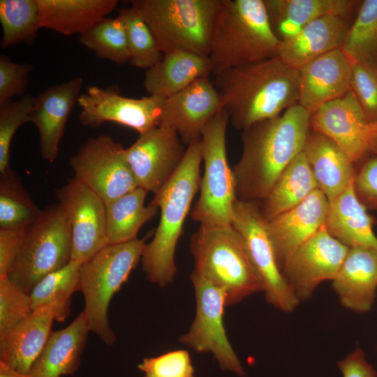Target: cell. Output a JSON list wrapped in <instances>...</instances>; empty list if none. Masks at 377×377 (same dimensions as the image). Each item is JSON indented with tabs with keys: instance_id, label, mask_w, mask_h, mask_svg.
<instances>
[{
	"instance_id": "11",
	"label": "cell",
	"mask_w": 377,
	"mask_h": 377,
	"mask_svg": "<svg viewBox=\"0 0 377 377\" xmlns=\"http://www.w3.org/2000/svg\"><path fill=\"white\" fill-rule=\"evenodd\" d=\"M191 280L195 295V315L188 332L180 337L179 341L197 353H211L223 370L244 376V368L224 327V293L198 275L191 273Z\"/></svg>"
},
{
	"instance_id": "46",
	"label": "cell",
	"mask_w": 377,
	"mask_h": 377,
	"mask_svg": "<svg viewBox=\"0 0 377 377\" xmlns=\"http://www.w3.org/2000/svg\"><path fill=\"white\" fill-rule=\"evenodd\" d=\"M343 377H377V372L367 362L363 350L357 347L337 362Z\"/></svg>"
},
{
	"instance_id": "38",
	"label": "cell",
	"mask_w": 377,
	"mask_h": 377,
	"mask_svg": "<svg viewBox=\"0 0 377 377\" xmlns=\"http://www.w3.org/2000/svg\"><path fill=\"white\" fill-rule=\"evenodd\" d=\"M117 16L124 25L131 65L147 70L157 64L163 54L138 12L131 6H126L119 9Z\"/></svg>"
},
{
	"instance_id": "40",
	"label": "cell",
	"mask_w": 377,
	"mask_h": 377,
	"mask_svg": "<svg viewBox=\"0 0 377 377\" xmlns=\"http://www.w3.org/2000/svg\"><path fill=\"white\" fill-rule=\"evenodd\" d=\"M33 309L29 295L8 276L0 278V337L28 318Z\"/></svg>"
},
{
	"instance_id": "30",
	"label": "cell",
	"mask_w": 377,
	"mask_h": 377,
	"mask_svg": "<svg viewBox=\"0 0 377 377\" xmlns=\"http://www.w3.org/2000/svg\"><path fill=\"white\" fill-rule=\"evenodd\" d=\"M210 74L209 57L174 51L163 54L157 64L146 71L143 84L149 96L166 98Z\"/></svg>"
},
{
	"instance_id": "48",
	"label": "cell",
	"mask_w": 377,
	"mask_h": 377,
	"mask_svg": "<svg viewBox=\"0 0 377 377\" xmlns=\"http://www.w3.org/2000/svg\"><path fill=\"white\" fill-rule=\"evenodd\" d=\"M0 377H28L14 369L0 362Z\"/></svg>"
},
{
	"instance_id": "47",
	"label": "cell",
	"mask_w": 377,
	"mask_h": 377,
	"mask_svg": "<svg viewBox=\"0 0 377 377\" xmlns=\"http://www.w3.org/2000/svg\"><path fill=\"white\" fill-rule=\"evenodd\" d=\"M369 151L377 157V121L372 123Z\"/></svg>"
},
{
	"instance_id": "44",
	"label": "cell",
	"mask_w": 377,
	"mask_h": 377,
	"mask_svg": "<svg viewBox=\"0 0 377 377\" xmlns=\"http://www.w3.org/2000/svg\"><path fill=\"white\" fill-rule=\"evenodd\" d=\"M354 190L360 201L367 209L377 210V157L364 161L355 172Z\"/></svg>"
},
{
	"instance_id": "29",
	"label": "cell",
	"mask_w": 377,
	"mask_h": 377,
	"mask_svg": "<svg viewBox=\"0 0 377 377\" xmlns=\"http://www.w3.org/2000/svg\"><path fill=\"white\" fill-rule=\"evenodd\" d=\"M40 28L66 36L79 35L106 17L117 0H36Z\"/></svg>"
},
{
	"instance_id": "18",
	"label": "cell",
	"mask_w": 377,
	"mask_h": 377,
	"mask_svg": "<svg viewBox=\"0 0 377 377\" xmlns=\"http://www.w3.org/2000/svg\"><path fill=\"white\" fill-rule=\"evenodd\" d=\"M220 110L219 94L209 77H204L165 98L159 125L172 129L188 146L200 139L205 126Z\"/></svg>"
},
{
	"instance_id": "12",
	"label": "cell",
	"mask_w": 377,
	"mask_h": 377,
	"mask_svg": "<svg viewBox=\"0 0 377 377\" xmlns=\"http://www.w3.org/2000/svg\"><path fill=\"white\" fill-rule=\"evenodd\" d=\"M69 163L74 178L94 191L105 205L138 187L125 148L109 135L88 139Z\"/></svg>"
},
{
	"instance_id": "17",
	"label": "cell",
	"mask_w": 377,
	"mask_h": 377,
	"mask_svg": "<svg viewBox=\"0 0 377 377\" xmlns=\"http://www.w3.org/2000/svg\"><path fill=\"white\" fill-rule=\"evenodd\" d=\"M371 126L350 90L321 105L310 117V129L334 142L354 164L369 154Z\"/></svg>"
},
{
	"instance_id": "6",
	"label": "cell",
	"mask_w": 377,
	"mask_h": 377,
	"mask_svg": "<svg viewBox=\"0 0 377 377\" xmlns=\"http://www.w3.org/2000/svg\"><path fill=\"white\" fill-rule=\"evenodd\" d=\"M163 54L186 51L209 57L223 0H133Z\"/></svg>"
},
{
	"instance_id": "2",
	"label": "cell",
	"mask_w": 377,
	"mask_h": 377,
	"mask_svg": "<svg viewBox=\"0 0 377 377\" xmlns=\"http://www.w3.org/2000/svg\"><path fill=\"white\" fill-rule=\"evenodd\" d=\"M229 122L237 129L274 118L298 104L299 73L277 56L214 75Z\"/></svg>"
},
{
	"instance_id": "24",
	"label": "cell",
	"mask_w": 377,
	"mask_h": 377,
	"mask_svg": "<svg viewBox=\"0 0 377 377\" xmlns=\"http://www.w3.org/2000/svg\"><path fill=\"white\" fill-rule=\"evenodd\" d=\"M54 320L52 306L34 310L28 318L0 337V362L28 376L52 332Z\"/></svg>"
},
{
	"instance_id": "14",
	"label": "cell",
	"mask_w": 377,
	"mask_h": 377,
	"mask_svg": "<svg viewBox=\"0 0 377 377\" xmlns=\"http://www.w3.org/2000/svg\"><path fill=\"white\" fill-rule=\"evenodd\" d=\"M56 195L71 228V260L83 263L109 244L106 205L75 178L57 188Z\"/></svg>"
},
{
	"instance_id": "41",
	"label": "cell",
	"mask_w": 377,
	"mask_h": 377,
	"mask_svg": "<svg viewBox=\"0 0 377 377\" xmlns=\"http://www.w3.org/2000/svg\"><path fill=\"white\" fill-rule=\"evenodd\" d=\"M350 91L367 120L377 121V66L352 62Z\"/></svg>"
},
{
	"instance_id": "27",
	"label": "cell",
	"mask_w": 377,
	"mask_h": 377,
	"mask_svg": "<svg viewBox=\"0 0 377 377\" xmlns=\"http://www.w3.org/2000/svg\"><path fill=\"white\" fill-rule=\"evenodd\" d=\"M353 182L329 201L325 228L333 237L348 248L360 246L377 249L374 219L356 195Z\"/></svg>"
},
{
	"instance_id": "19",
	"label": "cell",
	"mask_w": 377,
	"mask_h": 377,
	"mask_svg": "<svg viewBox=\"0 0 377 377\" xmlns=\"http://www.w3.org/2000/svg\"><path fill=\"white\" fill-rule=\"evenodd\" d=\"M353 63L342 49L330 51L300 69L298 104L313 114L350 90Z\"/></svg>"
},
{
	"instance_id": "13",
	"label": "cell",
	"mask_w": 377,
	"mask_h": 377,
	"mask_svg": "<svg viewBox=\"0 0 377 377\" xmlns=\"http://www.w3.org/2000/svg\"><path fill=\"white\" fill-rule=\"evenodd\" d=\"M165 98L156 96L140 98L120 95L114 88L102 89L89 86L81 94L80 121L86 126L96 128L105 122H115L145 133L160 124Z\"/></svg>"
},
{
	"instance_id": "7",
	"label": "cell",
	"mask_w": 377,
	"mask_h": 377,
	"mask_svg": "<svg viewBox=\"0 0 377 377\" xmlns=\"http://www.w3.org/2000/svg\"><path fill=\"white\" fill-rule=\"evenodd\" d=\"M146 244L145 237L108 244L81 264L79 290L84 298L83 312L90 332L107 346L117 340L108 313L110 301L141 260Z\"/></svg>"
},
{
	"instance_id": "39",
	"label": "cell",
	"mask_w": 377,
	"mask_h": 377,
	"mask_svg": "<svg viewBox=\"0 0 377 377\" xmlns=\"http://www.w3.org/2000/svg\"><path fill=\"white\" fill-rule=\"evenodd\" d=\"M35 97L25 94L16 101L0 105V174L10 169V147L14 134L23 124L29 122Z\"/></svg>"
},
{
	"instance_id": "36",
	"label": "cell",
	"mask_w": 377,
	"mask_h": 377,
	"mask_svg": "<svg viewBox=\"0 0 377 377\" xmlns=\"http://www.w3.org/2000/svg\"><path fill=\"white\" fill-rule=\"evenodd\" d=\"M1 46L5 49L22 43L31 45L40 29L36 0H1Z\"/></svg>"
},
{
	"instance_id": "42",
	"label": "cell",
	"mask_w": 377,
	"mask_h": 377,
	"mask_svg": "<svg viewBox=\"0 0 377 377\" xmlns=\"http://www.w3.org/2000/svg\"><path fill=\"white\" fill-rule=\"evenodd\" d=\"M138 367L144 377H194L190 354L182 349L145 357Z\"/></svg>"
},
{
	"instance_id": "28",
	"label": "cell",
	"mask_w": 377,
	"mask_h": 377,
	"mask_svg": "<svg viewBox=\"0 0 377 377\" xmlns=\"http://www.w3.org/2000/svg\"><path fill=\"white\" fill-rule=\"evenodd\" d=\"M355 0H265L269 20L280 40L295 35L306 24L323 17L346 20L359 5Z\"/></svg>"
},
{
	"instance_id": "31",
	"label": "cell",
	"mask_w": 377,
	"mask_h": 377,
	"mask_svg": "<svg viewBox=\"0 0 377 377\" xmlns=\"http://www.w3.org/2000/svg\"><path fill=\"white\" fill-rule=\"evenodd\" d=\"M318 189L304 151L298 154L281 174L267 197L259 202L269 221L295 207Z\"/></svg>"
},
{
	"instance_id": "8",
	"label": "cell",
	"mask_w": 377,
	"mask_h": 377,
	"mask_svg": "<svg viewBox=\"0 0 377 377\" xmlns=\"http://www.w3.org/2000/svg\"><path fill=\"white\" fill-rule=\"evenodd\" d=\"M229 117L223 110L217 112L202 131V161L204 173L200 179V196L191 219L200 225H230L237 200L233 170L226 152V131Z\"/></svg>"
},
{
	"instance_id": "23",
	"label": "cell",
	"mask_w": 377,
	"mask_h": 377,
	"mask_svg": "<svg viewBox=\"0 0 377 377\" xmlns=\"http://www.w3.org/2000/svg\"><path fill=\"white\" fill-rule=\"evenodd\" d=\"M350 26L348 20L337 16L316 19L295 35L280 40L276 56L298 70L330 51L341 49Z\"/></svg>"
},
{
	"instance_id": "32",
	"label": "cell",
	"mask_w": 377,
	"mask_h": 377,
	"mask_svg": "<svg viewBox=\"0 0 377 377\" xmlns=\"http://www.w3.org/2000/svg\"><path fill=\"white\" fill-rule=\"evenodd\" d=\"M147 191L138 187L106 205L108 243L120 244L137 239L142 226L157 214L151 202L145 205Z\"/></svg>"
},
{
	"instance_id": "1",
	"label": "cell",
	"mask_w": 377,
	"mask_h": 377,
	"mask_svg": "<svg viewBox=\"0 0 377 377\" xmlns=\"http://www.w3.org/2000/svg\"><path fill=\"white\" fill-rule=\"evenodd\" d=\"M311 114L296 104L243 130L242 151L233 170L237 200L260 202L304 150Z\"/></svg>"
},
{
	"instance_id": "3",
	"label": "cell",
	"mask_w": 377,
	"mask_h": 377,
	"mask_svg": "<svg viewBox=\"0 0 377 377\" xmlns=\"http://www.w3.org/2000/svg\"><path fill=\"white\" fill-rule=\"evenodd\" d=\"M202 146L200 139L187 146L184 156L170 180L151 201L161 216L154 237L141 258L147 279L161 287L172 283L177 268L175 256L193 198L200 189Z\"/></svg>"
},
{
	"instance_id": "26",
	"label": "cell",
	"mask_w": 377,
	"mask_h": 377,
	"mask_svg": "<svg viewBox=\"0 0 377 377\" xmlns=\"http://www.w3.org/2000/svg\"><path fill=\"white\" fill-rule=\"evenodd\" d=\"M318 188L332 200L354 181V163L332 140L310 129L303 150Z\"/></svg>"
},
{
	"instance_id": "25",
	"label": "cell",
	"mask_w": 377,
	"mask_h": 377,
	"mask_svg": "<svg viewBox=\"0 0 377 377\" xmlns=\"http://www.w3.org/2000/svg\"><path fill=\"white\" fill-rule=\"evenodd\" d=\"M89 332L83 311L66 327L52 331L28 377H61L74 374L80 364Z\"/></svg>"
},
{
	"instance_id": "21",
	"label": "cell",
	"mask_w": 377,
	"mask_h": 377,
	"mask_svg": "<svg viewBox=\"0 0 377 377\" xmlns=\"http://www.w3.org/2000/svg\"><path fill=\"white\" fill-rule=\"evenodd\" d=\"M328 205V199L318 188L295 207L268 221L280 269L298 247L325 226Z\"/></svg>"
},
{
	"instance_id": "34",
	"label": "cell",
	"mask_w": 377,
	"mask_h": 377,
	"mask_svg": "<svg viewBox=\"0 0 377 377\" xmlns=\"http://www.w3.org/2000/svg\"><path fill=\"white\" fill-rule=\"evenodd\" d=\"M40 209L9 169L0 177V228L27 230L39 217Z\"/></svg>"
},
{
	"instance_id": "4",
	"label": "cell",
	"mask_w": 377,
	"mask_h": 377,
	"mask_svg": "<svg viewBox=\"0 0 377 377\" xmlns=\"http://www.w3.org/2000/svg\"><path fill=\"white\" fill-rule=\"evenodd\" d=\"M279 43L265 0H223L209 55L212 74L274 57Z\"/></svg>"
},
{
	"instance_id": "35",
	"label": "cell",
	"mask_w": 377,
	"mask_h": 377,
	"mask_svg": "<svg viewBox=\"0 0 377 377\" xmlns=\"http://www.w3.org/2000/svg\"><path fill=\"white\" fill-rule=\"evenodd\" d=\"M341 49L352 62L377 66V0L360 1Z\"/></svg>"
},
{
	"instance_id": "15",
	"label": "cell",
	"mask_w": 377,
	"mask_h": 377,
	"mask_svg": "<svg viewBox=\"0 0 377 377\" xmlns=\"http://www.w3.org/2000/svg\"><path fill=\"white\" fill-rule=\"evenodd\" d=\"M348 249L324 226L283 263L281 272L300 302L310 298L323 281L335 278Z\"/></svg>"
},
{
	"instance_id": "5",
	"label": "cell",
	"mask_w": 377,
	"mask_h": 377,
	"mask_svg": "<svg viewBox=\"0 0 377 377\" xmlns=\"http://www.w3.org/2000/svg\"><path fill=\"white\" fill-rule=\"evenodd\" d=\"M193 258L192 274L219 288L226 306L263 292L242 238L230 225H200L190 241Z\"/></svg>"
},
{
	"instance_id": "43",
	"label": "cell",
	"mask_w": 377,
	"mask_h": 377,
	"mask_svg": "<svg viewBox=\"0 0 377 377\" xmlns=\"http://www.w3.org/2000/svg\"><path fill=\"white\" fill-rule=\"evenodd\" d=\"M32 68L29 64L15 63L6 55L0 56V105L24 94Z\"/></svg>"
},
{
	"instance_id": "37",
	"label": "cell",
	"mask_w": 377,
	"mask_h": 377,
	"mask_svg": "<svg viewBox=\"0 0 377 377\" xmlns=\"http://www.w3.org/2000/svg\"><path fill=\"white\" fill-rule=\"evenodd\" d=\"M78 40L99 58L118 65L130 61L124 25L118 16L104 18L79 35Z\"/></svg>"
},
{
	"instance_id": "45",
	"label": "cell",
	"mask_w": 377,
	"mask_h": 377,
	"mask_svg": "<svg viewBox=\"0 0 377 377\" xmlns=\"http://www.w3.org/2000/svg\"><path fill=\"white\" fill-rule=\"evenodd\" d=\"M27 230L0 228V278L8 276L18 257Z\"/></svg>"
},
{
	"instance_id": "22",
	"label": "cell",
	"mask_w": 377,
	"mask_h": 377,
	"mask_svg": "<svg viewBox=\"0 0 377 377\" xmlns=\"http://www.w3.org/2000/svg\"><path fill=\"white\" fill-rule=\"evenodd\" d=\"M332 281L333 290L344 307L356 313L369 311L377 291V249L349 248Z\"/></svg>"
},
{
	"instance_id": "33",
	"label": "cell",
	"mask_w": 377,
	"mask_h": 377,
	"mask_svg": "<svg viewBox=\"0 0 377 377\" xmlns=\"http://www.w3.org/2000/svg\"><path fill=\"white\" fill-rule=\"evenodd\" d=\"M81 264L71 260L39 281L29 293L33 311L51 305L55 311V320L65 321L71 313L72 295L79 290Z\"/></svg>"
},
{
	"instance_id": "9",
	"label": "cell",
	"mask_w": 377,
	"mask_h": 377,
	"mask_svg": "<svg viewBox=\"0 0 377 377\" xmlns=\"http://www.w3.org/2000/svg\"><path fill=\"white\" fill-rule=\"evenodd\" d=\"M72 232L59 203L41 211L26 230L18 257L8 277L29 295L47 274L71 261Z\"/></svg>"
},
{
	"instance_id": "16",
	"label": "cell",
	"mask_w": 377,
	"mask_h": 377,
	"mask_svg": "<svg viewBox=\"0 0 377 377\" xmlns=\"http://www.w3.org/2000/svg\"><path fill=\"white\" fill-rule=\"evenodd\" d=\"M175 131L158 125L140 134L125 149V155L138 187L157 193L179 168L186 152Z\"/></svg>"
},
{
	"instance_id": "20",
	"label": "cell",
	"mask_w": 377,
	"mask_h": 377,
	"mask_svg": "<svg viewBox=\"0 0 377 377\" xmlns=\"http://www.w3.org/2000/svg\"><path fill=\"white\" fill-rule=\"evenodd\" d=\"M83 80L77 77L48 87L35 97L29 122L37 128L42 158L56 159L61 139L71 112L77 103Z\"/></svg>"
},
{
	"instance_id": "10",
	"label": "cell",
	"mask_w": 377,
	"mask_h": 377,
	"mask_svg": "<svg viewBox=\"0 0 377 377\" xmlns=\"http://www.w3.org/2000/svg\"><path fill=\"white\" fill-rule=\"evenodd\" d=\"M230 224L242 239L266 301L282 312H293L300 302L279 267L268 232V221L263 216L259 202L237 199Z\"/></svg>"
}]
</instances>
